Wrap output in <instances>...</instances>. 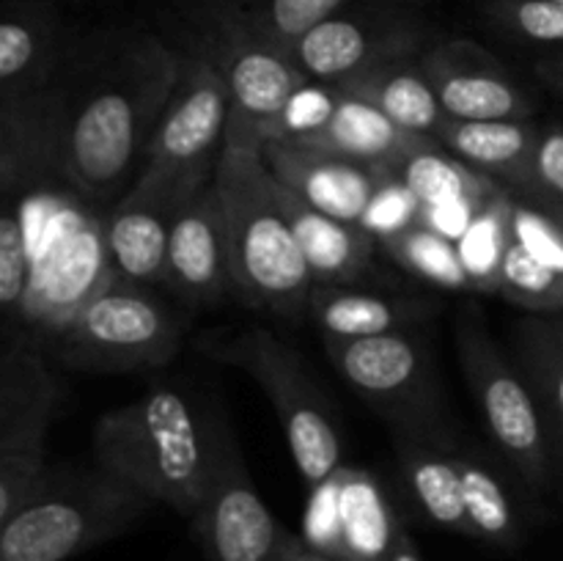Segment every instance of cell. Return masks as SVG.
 I'll list each match as a JSON object with an SVG mask.
<instances>
[{
  "label": "cell",
  "mask_w": 563,
  "mask_h": 561,
  "mask_svg": "<svg viewBox=\"0 0 563 561\" xmlns=\"http://www.w3.org/2000/svg\"><path fill=\"white\" fill-rule=\"evenodd\" d=\"M179 77V53L154 33H119L88 50L66 82L60 174L80 196L108 201L146 165ZM130 190V187H126Z\"/></svg>",
  "instance_id": "1"
},
{
  "label": "cell",
  "mask_w": 563,
  "mask_h": 561,
  "mask_svg": "<svg viewBox=\"0 0 563 561\" xmlns=\"http://www.w3.org/2000/svg\"><path fill=\"white\" fill-rule=\"evenodd\" d=\"M218 418V407L201 405L187 391L154 385L141 399L99 418L93 457L154 504L192 520L212 482Z\"/></svg>",
  "instance_id": "2"
},
{
  "label": "cell",
  "mask_w": 563,
  "mask_h": 561,
  "mask_svg": "<svg viewBox=\"0 0 563 561\" xmlns=\"http://www.w3.org/2000/svg\"><path fill=\"white\" fill-rule=\"evenodd\" d=\"M214 185L229 226L231 280L240 300L284 319L308 314L313 275L258 148H220Z\"/></svg>",
  "instance_id": "3"
},
{
  "label": "cell",
  "mask_w": 563,
  "mask_h": 561,
  "mask_svg": "<svg viewBox=\"0 0 563 561\" xmlns=\"http://www.w3.org/2000/svg\"><path fill=\"white\" fill-rule=\"evenodd\" d=\"M152 506L102 465H49L31 498L0 522V561H69L130 531Z\"/></svg>",
  "instance_id": "4"
},
{
  "label": "cell",
  "mask_w": 563,
  "mask_h": 561,
  "mask_svg": "<svg viewBox=\"0 0 563 561\" xmlns=\"http://www.w3.org/2000/svg\"><path fill=\"white\" fill-rule=\"evenodd\" d=\"M198 350L209 361L234 366L256 380L258 388L273 402L291 460L308 487L344 465L341 435L328 402L295 346L286 344L278 333L264 324L209 330L198 341Z\"/></svg>",
  "instance_id": "5"
},
{
  "label": "cell",
  "mask_w": 563,
  "mask_h": 561,
  "mask_svg": "<svg viewBox=\"0 0 563 561\" xmlns=\"http://www.w3.org/2000/svg\"><path fill=\"white\" fill-rule=\"evenodd\" d=\"M181 339L185 322L148 286L108 275L69 314L55 355L75 372H141L174 361Z\"/></svg>",
  "instance_id": "6"
},
{
  "label": "cell",
  "mask_w": 563,
  "mask_h": 561,
  "mask_svg": "<svg viewBox=\"0 0 563 561\" xmlns=\"http://www.w3.org/2000/svg\"><path fill=\"white\" fill-rule=\"evenodd\" d=\"M456 358L478 407L487 438L498 454L533 490L553 479V443L531 385L520 366L500 350L478 302H465L454 324Z\"/></svg>",
  "instance_id": "7"
},
{
  "label": "cell",
  "mask_w": 563,
  "mask_h": 561,
  "mask_svg": "<svg viewBox=\"0 0 563 561\" xmlns=\"http://www.w3.org/2000/svg\"><path fill=\"white\" fill-rule=\"evenodd\" d=\"M207 28L198 38L218 61L229 88V127L223 148H258L286 99L306 80L286 53L253 28L245 6L234 0H207Z\"/></svg>",
  "instance_id": "8"
},
{
  "label": "cell",
  "mask_w": 563,
  "mask_h": 561,
  "mask_svg": "<svg viewBox=\"0 0 563 561\" xmlns=\"http://www.w3.org/2000/svg\"><path fill=\"white\" fill-rule=\"evenodd\" d=\"M324 350L335 372L390 429L445 421L432 350L416 330L368 339H324Z\"/></svg>",
  "instance_id": "9"
},
{
  "label": "cell",
  "mask_w": 563,
  "mask_h": 561,
  "mask_svg": "<svg viewBox=\"0 0 563 561\" xmlns=\"http://www.w3.org/2000/svg\"><path fill=\"white\" fill-rule=\"evenodd\" d=\"M58 377L31 344L5 346L0 361V522L47 473V435L58 410Z\"/></svg>",
  "instance_id": "10"
},
{
  "label": "cell",
  "mask_w": 563,
  "mask_h": 561,
  "mask_svg": "<svg viewBox=\"0 0 563 561\" xmlns=\"http://www.w3.org/2000/svg\"><path fill=\"white\" fill-rule=\"evenodd\" d=\"M192 531L209 561H286L302 539L280 526L253 484L234 429L218 418L214 468Z\"/></svg>",
  "instance_id": "11"
},
{
  "label": "cell",
  "mask_w": 563,
  "mask_h": 561,
  "mask_svg": "<svg viewBox=\"0 0 563 561\" xmlns=\"http://www.w3.org/2000/svg\"><path fill=\"white\" fill-rule=\"evenodd\" d=\"M229 127V88L218 61L196 44L179 53V77L141 174L190 179L214 174ZM137 174V176H141Z\"/></svg>",
  "instance_id": "12"
},
{
  "label": "cell",
  "mask_w": 563,
  "mask_h": 561,
  "mask_svg": "<svg viewBox=\"0 0 563 561\" xmlns=\"http://www.w3.org/2000/svg\"><path fill=\"white\" fill-rule=\"evenodd\" d=\"M405 531L374 473L341 465L308 487L300 539L330 561H390Z\"/></svg>",
  "instance_id": "13"
},
{
  "label": "cell",
  "mask_w": 563,
  "mask_h": 561,
  "mask_svg": "<svg viewBox=\"0 0 563 561\" xmlns=\"http://www.w3.org/2000/svg\"><path fill=\"white\" fill-rule=\"evenodd\" d=\"M212 176L201 174L190 179L137 176L130 190L110 207V215L102 223V245L110 275L143 286L165 284L176 209Z\"/></svg>",
  "instance_id": "14"
},
{
  "label": "cell",
  "mask_w": 563,
  "mask_h": 561,
  "mask_svg": "<svg viewBox=\"0 0 563 561\" xmlns=\"http://www.w3.org/2000/svg\"><path fill=\"white\" fill-rule=\"evenodd\" d=\"M429 44L423 28L405 16H352L339 11L308 31L291 47L289 58L308 80L344 86L388 61L418 58Z\"/></svg>",
  "instance_id": "15"
},
{
  "label": "cell",
  "mask_w": 563,
  "mask_h": 561,
  "mask_svg": "<svg viewBox=\"0 0 563 561\" xmlns=\"http://www.w3.org/2000/svg\"><path fill=\"white\" fill-rule=\"evenodd\" d=\"M421 69L451 119H528L531 113V102L506 66L471 38L432 42L423 50Z\"/></svg>",
  "instance_id": "16"
},
{
  "label": "cell",
  "mask_w": 563,
  "mask_h": 561,
  "mask_svg": "<svg viewBox=\"0 0 563 561\" xmlns=\"http://www.w3.org/2000/svg\"><path fill=\"white\" fill-rule=\"evenodd\" d=\"M165 284L190 306H212L234 292L225 207L214 176L181 201L170 226Z\"/></svg>",
  "instance_id": "17"
},
{
  "label": "cell",
  "mask_w": 563,
  "mask_h": 561,
  "mask_svg": "<svg viewBox=\"0 0 563 561\" xmlns=\"http://www.w3.org/2000/svg\"><path fill=\"white\" fill-rule=\"evenodd\" d=\"M64 119L66 82L60 69L44 88L0 97V190L5 198H16L53 174L64 179Z\"/></svg>",
  "instance_id": "18"
},
{
  "label": "cell",
  "mask_w": 563,
  "mask_h": 561,
  "mask_svg": "<svg viewBox=\"0 0 563 561\" xmlns=\"http://www.w3.org/2000/svg\"><path fill=\"white\" fill-rule=\"evenodd\" d=\"M264 163L275 179L297 198L330 218L357 226L383 176V170L374 165L355 163L311 146H297V143H267Z\"/></svg>",
  "instance_id": "19"
},
{
  "label": "cell",
  "mask_w": 563,
  "mask_h": 561,
  "mask_svg": "<svg viewBox=\"0 0 563 561\" xmlns=\"http://www.w3.org/2000/svg\"><path fill=\"white\" fill-rule=\"evenodd\" d=\"M394 446L401 479L418 509L438 528L473 537L462 498V473L456 462L460 440L445 421L394 427Z\"/></svg>",
  "instance_id": "20"
},
{
  "label": "cell",
  "mask_w": 563,
  "mask_h": 561,
  "mask_svg": "<svg viewBox=\"0 0 563 561\" xmlns=\"http://www.w3.org/2000/svg\"><path fill=\"white\" fill-rule=\"evenodd\" d=\"M539 130L528 119L462 121L449 116L434 141L515 196L531 198Z\"/></svg>",
  "instance_id": "21"
},
{
  "label": "cell",
  "mask_w": 563,
  "mask_h": 561,
  "mask_svg": "<svg viewBox=\"0 0 563 561\" xmlns=\"http://www.w3.org/2000/svg\"><path fill=\"white\" fill-rule=\"evenodd\" d=\"M438 302L421 295H383L341 284H313L308 317L322 339H368V336L416 330L438 314Z\"/></svg>",
  "instance_id": "22"
},
{
  "label": "cell",
  "mask_w": 563,
  "mask_h": 561,
  "mask_svg": "<svg viewBox=\"0 0 563 561\" xmlns=\"http://www.w3.org/2000/svg\"><path fill=\"white\" fill-rule=\"evenodd\" d=\"M280 201L317 284L355 286L372 270L379 242L366 229L319 212L284 185Z\"/></svg>",
  "instance_id": "23"
},
{
  "label": "cell",
  "mask_w": 563,
  "mask_h": 561,
  "mask_svg": "<svg viewBox=\"0 0 563 561\" xmlns=\"http://www.w3.org/2000/svg\"><path fill=\"white\" fill-rule=\"evenodd\" d=\"M64 64L58 20L33 0H5L0 14V97L44 88Z\"/></svg>",
  "instance_id": "24"
},
{
  "label": "cell",
  "mask_w": 563,
  "mask_h": 561,
  "mask_svg": "<svg viewBox=\"0 0 563 561\" xmlns=\"http://www.w3.org/2000/svg\"><path fill=\"white\" fill-rule=\"evenodd\" d=\"M427 141L429 135L401 130L388 116L379 113L372 102L344 88V97H341L339 108L330 116L328 124L297 146H311L319 152L355 160V163L374 165L379 170H390L412 148L423 146Z\"/></svg>",
  "instance_id": "25"
},
{
  "label": "cell",
  "mask_w": 563,
  "mask_h": 561,
  "mask_svg": "<svg viewBox=\"0 0 563 561\" xmlns=\"http://www.w3.org/2000/svg\"><path fill=\"white\" fill-rule=\"evenodd\" d=\"M421 55L374 66L363 75L352 77L341 88L372 102L401 130L434 138L449 116H445L427 72L421 69Z\"/></svg>",
  "instance_id": "26"
},
{
  "label": "cell",
  "mask_w": 563,
  "mask_h": 561,
  "mask_svg": "<svg viewBox=\"0 0 563 561\" xmlns=\"http://www.w3.org/2000/svg\"><path fill=\"white\" fill-rule=\"evenodd\" d=\"M511 355L537 396L553 457L563 465V324L559 317L528 314L520 319L511 333Z\"/></svg>",
  "instance_id": "27"
},
{
  "label": "cell",
  "mask_w": 563,
  "mask_h": 561,
  "mask_svg": "<svg viewBox=\"0 0 563 561\" xmlns=\"http://www.w3.org/2000/svg\"><path fill=\"white\" fill-rule=\"evenodd\" d=\"M456 462L462 473V498L467 520L476 539L498 548H515L520 542V515L511 490L484 457L456 446Z\"/></svg>",
  "instance_id": "28"
},
{
  "label": "cell",
  "mask_w": 563,
  "mask_h": 561,
  "mask_svg": "<svg viewBox=\"0 0 563 561\" xmlns=\"http://www.w3.org/2000/svg\"><path fill=\"white\" fill-rule=\"evenodd\" d=\"M390 170L407 182V187L416 193L421 207L454 201V198H489L504 190V185L462 163L449 148L440 146L434 138H429L423 146L412 148Z\"/></svg>",
  "instance_id": "29"
},
{
  "label": "cell",
  "mask_w": 563,
  "mask_h": 561,
  "mask_svg": "<svg viewBox=\"0 0 563 561\" xmlns=\"http://www.w3.org/2000/svg\"><path fill=\"white\" fill-rule=\"evenodd\" d=\"M511 212H515V193L504 187L484 204L471 229L456 240V251L471 278L473 295H498L506 253L515 242Z\"/></svg>",
  "instance_id": "30"
},
{
  "label": "cell",
  "mask_w": 563,
  "mask_h": 561,
  "mask_svg": "<svg viewBox=\"0 0 563 561\" xmlns=\"http://www.w3.org/2000/svg\"><path fill=\"white\" fill-rule=\"evenodd\" d=\"M379 251L394 258L401 270L423 284L443 292H473L471 278L462 267L456 242L427 226H412V229L399 231L394 237L379 240Z\"/></svg>",
  "instance_id": "31"
},
{
  "label": "cell",
  "mask_w": 563,
  "mask_h": 561,
  "mask_svg": "<svg viewBox=\"0 0 563 561\" xmlns=\"http://www.w3.org/2000/svg\"><path fill=\"white\" fill-rule=\"evenodd\" d=\"M498 297L528 314L555 317L563 314V273L533 258L522 245L511 242L500 273Z\"/></svg>",
  "instance_id": "32"
},
{
  "label": "cell",
  "mask_w": 563,
  "mask_h": 561,
  "mask_svg": "<svg viewBox=\"0 0 563 561\" xmlns=\"http://www.w3.org/2000/svg\"><path fill=\"white\" fill-rule=\"evenodd\" d=\"M344 3L346 0H256L245 6V11L253 28L273 47L289 55L308 31L339 14Z\"/></svg>",
  "instance_id": "33"
},
{
  "label": "cell",
  "mask_w": 563,
  "mask_h": 561,
  "mask_svg": "<svg viewBox=\"0 0 563 561\" xmlns=\"http://www.w3.org/2000/svg\"><path fill=\"white\" fill-rule=\"evenodd\" d=\"M344 88L335 82H319V80H302L295 88L289 99H286L284 110L275 116L273 124L267 127L264 135V146L267 143H306L308 138L317 135L330 116L339 108Z\"/></svg>",
  "instance_id": "34"
},
{
  "label": "cell",
  "mask_w": 563,
  "mask_h": 561,
  "mask_svg": "<svg viewBox=\"0 0 563 561\" xmlns=\"http://www.w3.org/2000/svg\"><path fill=\"white\" fill-rule=\"evenodd\" d=\"M484 16L506 36L542 47H563V3L553 0H484Z\"/></svg>",
  "instance_id": "35"
},
{
  "label": "cell",
  "mask_w": 563,
  "mask_h": 561,
  "mask_svg": "<svg viewBox=\"0 0 563 561\" xmlns=\"http://www.w3.org/2000/svg\"><path fill=\"white\" fill-rule=\"evenodd\" d=\"M27 289V231L22 209L5 201L0 215V311L14 319Z\"/></svg>",
  "instance_id": "36"
},
{
  "label": "cell",
  "mask_w": 563,
  "mask_h": 561,
  "mask_svg": "<svg viewBox=\"0 0 563 561\" xmlns=\"http://www.w3.org/2000/svg\"><path fill=\"white\" fill-rule=\"evenodd\" d=\"M418 223H421V201L416 198V193L407 187L399 174L383 170L377 190L361 218V229H366L379 242Z\"/></svg>",
  "instance_id": "37"
},
{
  "label": "cell",
  "mask_w": 563,
  "mask_h": 561,
  "mask_svg": "<svg viewBox=\"0 0 563 561\" xmlns=\"http://www.w3.org/2000/svg\"><path fill=\"white\" fill-rule=\"evenodd\" d=\"M511 234L533 258L563 273V226L544 204L515 196Z\"/></svg>",
  "instance_id": "38"
},
{
  "label": "cell",
  "mask_w": 563,
  "mask_h": 561,
  "mask_svg": "<svg viewBox=\"0 0 563 561\" xmlns=\"http://www.w3.org/2000/svg\"><path fill=\"white\" fill-rule=\"evenodd\" d=\"M531 201L563 204V127L550 124L539 130L537 157H533Z\"/></svg>",
  "instance_id": "39"
},
{
  "label": "cell",
  "mask_w": 563,
  "mask_h": 561,
  "mask_svg": "<svg viewBox=\"0 0 563 561\" xmlns=\"http://www.w3.org/2000/svg\"><path fill=\"white\" fill-rule=\"evenodd\" d=\"M489 198H454V201L421 207V226H427V229L438 231V234L456 242L467 229H471V223L476 220V215L482 212V207Z\"/></svg>",
  "instance_id": "40"
},
{
  "label": "cell",
  "mask_w": 563,
  "mask_h": 561,
  "mask_svg": "<svg viewBox=\"0 0 563 561\" xmlns=\"http://www.w3.org/2000/svg\"><path fill=\"white\" fill-rule=\"evenodd\" d=\"M537 77L548 88H553L559 97H563V50L561 53L544 55L537 61Z\"/></svg>",
  "instance_id": "41"
},
{
  "label": "cell",
  "mask_w": 563,
  "mask_h": 561,
  "mask_svg": "<svg viewBox=\"0 0 563 561\" xmlns=\"http://www.w3.org/2000/svg\"><path fill=\"white\" fill-rule=\"evenodd\" d=\"M390 561H427L418 550V544L412 542V537L407 531L399 534V542H396L394 553H390Z\"/></svg>",
  "instance_id": "42"
},
{
  "label": "cell",
  "mask_w": 563,
  "mask_h": 561,
  "mask_svg": "<svg viewBox=\"0 0 563 561\" xmlns=\"http://www.w3.org/2000/svg\"><path fill=\"white\" fill-rule=\"evenodd\" d=\"M286 561H324V559H322V556L313 553V550H308L306 542H300V548H297L295 553H291Z\"/></svg>",
  "instance_id": "43"
},
{
  "label": "cell",
  "mask_w": 563,
  "mask_h": 561,
  "mask_svg": "<svg viewBox=\"0 0 563 561\" xmlns=\"http://www.w3.org/2000/svg\"><path fill=\"white\" fill-rule=\"evenodd\" d=\"M544 207H548L550 212H553L555 218H559V223L563 226V204H544Z\"/></svg>",
  "instance_id": "44"
},
{
  "label": "cell",
  "mask_w": 563,
  "mask_h": 561,
  "mask_svg": "<svg viewBox=\"0 0 563 561\" xmlns=\"http://www.w3.org/2000/svg\"><path fill=\"white\" fill-rule=\"evenodd\" d=\"M555 317H559V322L563 324V314H555Z\"/></svg>",
  "instance_id": "45"
},
{
  "label": "cell",
  "mask_w": 563,
  "mask_h": 561,
  "mask_svg": "<svg viewBox=\"0 0 563 561\" xmlns=\"http://www.w3.org/2000/svg\"><path fill=\"white\" fill-rule=\"evenodd\" d=\"M553 3H563V0H553Z\"/></svg>",
  "instance_id": "46"
},
{
  "label": "cell",
  "mask_w": 563,
  "mask_h": 561,
  "mask_svg": "<svg viewBox=\"0 0 563 561\" xmlns=\"http://www.w3.org/2000/svg\"><path fill=\"white\" fill-rule=\"evenodd\" d=\"M324 561H330V559H324Z\"/></svg>",
  "instance_id": "47"
}]
</instances>
